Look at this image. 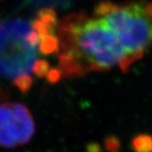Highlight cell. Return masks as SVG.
<instances>
[{"label": "cell", "mask_w": 152, "mask_h": 152, "mask_svg": "<svg viewBox=\"0 0 152 152\" xmlns=\"http://www.w3.org/2000/svg\"><path fill=\"white\" fill-rule=\"evenodd\" d=\"M60 69L68 78L93 71L106 72L115 66L126 72L135 62L115 32L100 18L67 17L60 26Z\"/></svg>", "instance_id": "1"}, {"label": "cell", "mask_w": 152, "mask_h": 152, "mask_svg": "<svg viewBox=\"0 0 152 152\" xmlns=\"http://www.w3.org/2000/svg\"><path fill=\"white\" fill-rule=\"evenodd\" d=\"M100 19L115 32L135 61L142 58L145 51L152 46V19L145 12L144 4L117 6Z\"/></svg>", "instance_id": "2"}, {"label": "cell", "mask_w": 152, "mask_h": 152, "mask_svg": "<svg viewBox=\"0 0 152 152\" xmlns=\"http://www.w3.org/2000/svg\"><path fill=\"white\" fill-rule=\"evenodd\" d=\"M0 24V75L15 78L32 70L35 62V48L28 44L25 36L29 31L23 23Z\"/></svg>", "instance_id": "3"}, {"label": "cell", "mask_w": 152, "mask_h": 152, "mask_svg": "<svg viewBox=\"0 0 152 152\" xmlns=\"http://www.w3.org/2000/svg\"><path fill=\"white\" fill-rule=\"evenodd\" d=\"M11 113L0 120V133L13 137L18 146L27 144L35 133V124L28 107L10 103Z\"/></svg>", "instance_id": "4"}, {"label": "cell", "mask_w": 152, "mask_h": 152, "mask_svg": "<svg viewBox=\"0 0 152 152\" xmlns=\"http://www.w3.org/2000/svg\"><path fill=\"white\" fill-rule=\"evenodd\" d=\"M131 148L134 152H152V136L138 134L131 140Z\"/></svg>", "instance_id": "5"}, {"label": "cell", "mask_w": 152, "mask_h": 152, "mask_svg": "<svg viewBox=\"0 0 152 152\" xmlns=\"http://www.w3.org/2000/svg\"><path fill=\"white\" fill-rule=\"evenodd\" d=\"M60 49V41L54 35H47L40 39L39 43V50L42 55H50L57 52Z\"/></svg>", "instance_id": "6"}, {"label": "cell", "mask_w": 152, "mask_h": 152, "mask_svg": "<svg viewBox=\"0 0 152 152\" xmlns=\"http://www.w3.org/2000/svg\"><path fill=\"white\" fill-rule=\"evenodd\" d=\"M37 18L41 22L48 25L51 28L56 30L57 27V15L52 8H41L37 14Z\"/></svg>", "instance_id": "7"}, {"label": "cell", "mask_w": 152, "mask_h": 152, "mask_svg": "<svg viewBox=\"0 0 152 152\" xmlns=\"http://www.w3.org/2000/svg\"><path fill=\"white\" fill-rule=\"evenodd\" d=\"M13 84L22 93H27L30 90L33 84V79L28 73H22L13 79Z\"/></svg>", "instance_id": "8"}, {"label": "cell", "mask_w": 152, "mask_h": 152, "mask_svg": "<svg viewBox=\"0 0 152 152\" xmlns=\"http://www.w3.org/2000/svg\"><path fill=\"white\" fill-rule=\"evenodd\" d=\"M117 6L110 1H102L97 5L94 8V16L97 18H104L109 13H111L113 10Z\"/></svg>", "instance_id": "9"}, {"label": "cell", "mask_w": 152, "mask_h": 152, "mask_svg": "<svg viewBox=\"0 0 152 152\" xmlns=\"http://www.w3.org/2000/svg\"><path fill=\"white\" fill-rule=\"evenodd\" d=\"M32 71L34 74L39 78L46 77L48 72L50 71V63L44 59L37 60L32 66Z\"/></svg>", "instance_id": "10"}, {"label": "cell", "mask_w": 152, "mask_h": 152, "mask_svg": "<svg viewBox=\"0 0 152 152\" xmlns=\"http://www.w3.org/2000/svg\"><path fill=\"white\" fill-rule=\"evenodd\" d=\"M104 148L108 152H120L121 142L115 136H108L104 140Z\"/></svg>", "instance_id": "11"}, {"label": "cell", "mask_w": 152, "mask_h": 152, "mask_svg": "<svg viewBox=\"0 0 152 152\" xmlns=\"http://www.w3.org/2000/svg\"><path fill=\"white\" fill-rule=\"evenodd\" d=\"M63 73L60 68H52L50 69L46 75L47 82L50 84H55L60 82V80L62 78Z\"/></svg>", "instance_id": "12"}, {"label": "cell", "mask_w": 152, "mask_h": 152, "mask_svg": "<svg viewBox=\"0 0 152 152\" xmlns=\"http://www.w3.org/2000/svg\"><path fill=\"white\" fill-rule=\"evenodd\" d=\"M25 39L28 42V44L33 48H36V46L39 43V37L34 29L28 32L25 36Z\"/></svg>", "instance_id": "13"}, {"label": "cell", "mask_w": 152, "mask_h": 152, "mask_svg": "<svg viewBox=\"0 0 152 152\" xmlns=\"http://www.w3.org/2000/svg\"><path fill=\"white\" fill-rule=\"evenodd\" d=\"M85 151L86 152H104L102 147L98 143H95V142H91L86 145Z\"/></svg>", "instance_id": "14"}, {"label": "cell", "mask_w": 152, "mask_h": 152, "mask_svg": "<svg viewBox=\"0 0 152 152\" xmlns=\"http://www.w3.org/2000/svg\"><path fill=\"white\" fill-rule=\"evenodd\" d=\"M144 9L147 15L152 19V3H148L144 5Z\"/></svg>", "instance_id": "15"}]
</instances>
